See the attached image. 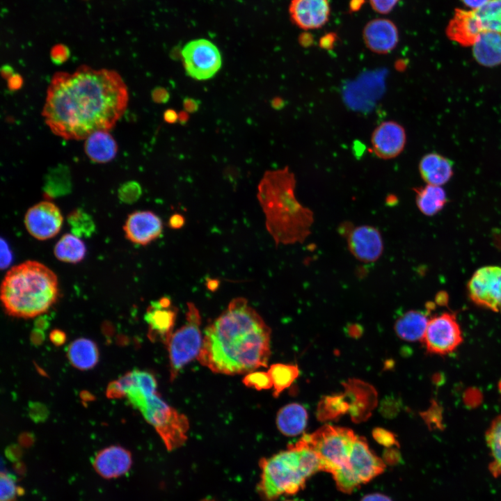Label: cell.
I'll use <instances>...</instances> for the list:
<instances>
[{"instance_id":"27","label":"cell","mask_w":501,"mask_h":501,"mask_svg":"<svg viewBox=\"0 0 501 501\" xmlns=\"http://www.w3.org/2000/svg\"><path fill=\"white\" fill-rule=\"evenodd\" d=\"M307 420L306 409L299 404L292 403L279 410L276 417V424L282 434L294 436L303 431Z\"/></svg>"},{"instance_id":"19","label":"cell","mask_w":501,"mask_h":501,"mask_svg":"<svg viewBox=\"0 0 501 501\" xmlns=\"http://www.w3.org/2000/svg\"><path fill=\"white\" fill-rule=\"evenodd\" d=\"M330 11L328 0H292L289 8L292 20L305 30L323 26L328 20Z\"/></svg>"},{"instance_id":"9","label":"cell","mask_w":501,"mask_h":501,"mask_svg":"<svg viewBox=\"0 0 501 501\" xmlns=\"http://www.w3.org/2000/svg\"><path fill=\"white\" fill-rule=\"evenodd\" d=\"M200 325L201 316L198 309L194 303H187L184 324L173 333L166 343L171 381L186 364L198 356L203 340Z\"/></svg>"},{"instance_id":"8","label":"cell","mask_w":501,"mask_h":501,"mask_svg":"<svg viewBox=\"0 0 501 501\" xmlns=\"http://www.w3.org/2000/svg\"><path fill=\"white\" fill-rule=\"evenodd\" d=\"M484 32L501 34V0H490L474 10L456 9L446 29L449 38L463 46H472Z\"/></svg>"},{"instance_id":"54","label":"cell","mask_w":501,"mask_h":501,"mask_svg":"<svg viewBox=\"0 0 501 501\" xmlns=\"http://www.w3.org/2000/svg\"><path fill=\"white\" fill-rule=\"evenodd\" d=\"M1 73L2 77L4 79H8L14 74V71H13V69L12 68V67H10V65H6L1 67Z\"/></svg>"},{"instance_id":"33","label":"cell","mask_w":501,"mask_h":501,"mask_svg":"<svg viewBox=\"0 0 501 501\" xmlns=\"http://www.w3.org/2000/svg\"><path fill=\"white\" fill-rule=\"evenodd\" d=\"M349 411V403L343 395L324 397L317 407V418L321 420H333Z\"/></svg>"},{"instance_id":"41","label":"cell","mask_w":501,"mask_h":501,"mask_svg":"<svg viewBox=\"0 0 501 501\" xmlns=\"http://www.w3.org/2000/svg\"><path fill=\"white\" fill-rule=\"evenodd\" d=\"M399 0H369L372 8L377 13L386 14L390 13Z\"/></svg>"},{"instance_id":"50","label":"cell","mask_w":501,"mask_h":501,"mask_svg":"<svg viewBox=\"0 0 501 501\" xmlns=\"http://www.w3.org/2000/svg\"><path fill=\"white\" fill-rule=\"evenodd\" d=\"M463 3L470 8V10H474L477 9L487 2H488L490 0H461Z\"/></svg>"},{"instance_id":"36","label":"cell","mask_w":501,"mask_h":501,"mask_svg":"<svg viewBox=\"0 0 501 501\" xmlns=\"http://www.w3.org/2000/svg\"><path fill=\"white\" fill-rule=\"evenodd\" d=\"M22 492V488L17 485L11 475L1 472V501H15Z\"/></svg>"},{"instance_id":"4","label":"cell","mask_w":501,"mask_h":501,"mask_svg":"<svg viewBox=\"0 0 501 501\" xmlns=\"http://www.w3.org/2000/svg\"><path fill=\"white\" fill-rule=\"evenodd\" d=\"M58 296L56 275L45 264L26 261L11 268L1 286V300L10 316L31 318L47 312Z\"/></svg>"},{"instance_id":"22","label":"cell","mask_w":501,"mask_h":501,"mask_svg":"<svg viewBox=\"0 0 501 501\" xmlns=\"http://www.w3.org/2000/svg\"><path fill=\"white\" fill-rule=\"evenodd\" d=\"M344 395L349 403V413L355 422L367 419L376 404L374 388L358 380H350L344 384Z\"/></svg>"},{"instance_id":"21","label":"cell","mask_w":501,"mask_h":501,"mask_svg":"<svg viewBox=\"0 0 501 501\" xmlns=\"http://www.w3.org/2000/svg\"><path fill=\"white\" fill-rule=\"evenodd\" d=\"M132 464V454L120 445H111L98 452L93 461L95 472L104 479H114L126 474Z\"/></svg>"},{"instance_id":"53","label":"cell","mask_w":501,"mask_h":501,"mask_svg":"<svg viewBox=\"0 0 501 501\" xmlns=\"http://www.w3.org/2000/svg\"><path fill=\"white\" fill-rule=\"evenodd\" d=\"M48 326L49 322L47 320V318L44 317L38 318L35 321V328L42 331L47 329Z\"/></svg>"},{"instance_id":"45","label":"cell","mask_w":501,"mask_h":501,"mask_svg":"<svg viewBox=\"0 0 501 501\" xmlns=\"http://www.w3.org/2000/svg\"><path fill=\"white\" fill-rule=\"evenodd\" d=\"M49 339L54 345L60 346L65 342L66 335L61 330L54 329L50 333Z\"/></svg>"},{"instance_id":"6","label":"cell","mask_w":501,"mask_h":501,"mask_svg":"<svg viewBox=\"0 0 501 501\" xmlns=\"http://www.w3.org/2000/svg\"><path fill=\"white\" fill-rule=\"evenodd\" d=\"M156 379L137 376L133 371L125 397L156 430L168 451L183 445L187 440V418L168 405L158 394Z\"/></svg>"},{"instance_id":"31","label":"cell","mask_w":501,"mask_h":501,"mask_svg":"<svg viewBox=\"0 0 501 501\" xmlns=\"http://www.w3.org/2000/svg\"><path fill=\"white\" fill-rule=\"evenodd\" d=\"M486 440L492 457L489 470L496 477L501 475V415L491 422L486 433Z\"/></svg>"},{"instance_id":"40","label":"cell","mask_w":501,"mask_h":501,"mask_svg":"<svg viewBox=\"0 0 501 501\" xmlns=\"http://www.w3.org/2000/svg\"><path fill=\"white\" fill-rule=\"evenodd\" d=\"M70 49L63 44L55 45L50 51V58L56 65L65 63L70 57Z\"/></svg>"},{"instance_id":"55","label":"cell","mask_w":501,"mask_h":501,"mask_svg":"<svg viewBox=\"0 0 501 501\" xmlns=\"http://www.w3.org/2000/svg\"><path fill=\"white\" fill-rule=\"evenodd\" d=\"M189 120V113L186 111H182L178 113V121L182 125H185Z\"/></svg>"},{"instance_id":"25","label":"cell","mask_w":501,"mask_h":501,"mask_svg":"<svg viewBox=\"0 0 501 501\" xmlns=\"http://www.w3.org/2000/svg\"><path fill=\"white\" fill-rule=\"evenodd\" d=\"M473 56L482 65L493 67L501 63V34L484 32L472 45Z\"/></svg>"},{"instance_id":"57","label":"cell","mask_w":501,"mask_h":501,"mask_svg":"<svg viewBox=\"0 0 501 501\" xmlns=\"http://www.w3.org/2000/svg\"><path fill=\"white\" fill-rule=\"evenodd\" d=\"M202 501H215V500H207V499H206V500H202Z\"/></svg>"},{"instance_id":"10","label":"cell","mask_w":501,"mask_h":501,"mask_svg":"<svg viewBox=\"0 0 501 501\" xmlns=\"http://www.w3.org/2000/svg\"><path fill=\"white\" fill-rule=\"evenodd\" d=\"M385 468L384 461L372 452L366 440L357 436L347 466L333 477L340 491L351 493L382 473Z\"/></svg>"},{"instance_id":"29","label":"cell","mask_w":501,"mask_h":501,"mask_svg":"<svg viewBox=\"0 0 501 501\" xmlns=\"http://www.w3.org/2000/svg\"><path fill=\"white\" fill-rule=\"evenodd\" d=\"M415 191L417 206L426 216L436 214L447 202V196L441 186L427 184L415 189Z\"/></svg>"},{"instance_id":"44","label":"cell","mask_w":501,"mask_h":501,"mask_svg":"<svg viewBox=\"0 0 501 501\" xmlns=\"http://www.w3.org/2000/svg\"><path fill=\"white\" fill-rule=\"evenodd\" d=\"M200 101L192 97H186L183 100L184 110L189 113L196 112L200 107Z\"/></svg>"},{"instance_id":"20","label":"cell","mask_w":501,"mask_h":501,"mask_svg":"<svg viewBox=\"0 0 501 501\" xmlns=\"http://www.w3.org/2000/svg\"><path fill=\"white\" fill-rule=\"evenodd\" d=\"M363 38L369 50L376 54H385L396 47L399 41V32L392 21L377 18L365 25Z\"/></svg>"},{"instance_id":"35","label":"cell","mask_w":501,"mask_h":501,"mask_svg":"<svg viewBox=\"0 0 501 501\" xmlns=\"http://www.w3.org/2000/svg\"><path fill=\"white\" fill-rule=\"evenodd\" d=\"M68 222L73 234L77 237H88L95 230L92 218L80 209L73 211L68 216Z\"/></svg>"},{"instance_id":"17","label":"cell","mask_w":501,"mask_h":501,"mask_svg":"<svg viewBox=\"0 0 501 501\" xmlns=\"http://www.w3.org/2000/svg\"><path fill=\"white\" fill-rule=\"evenodd\" d=\"M406 141L404 128L395 121L381 123L374 130L371 137L373 152L383 159L397 157L403 151Z\"/></svg>"},{"instance_id":"38","label":"cell","mask_w":501,"mask_h":501,"mask_svg":"<svg viewBox=\"0 0 501 501\" xmlns=\"http://www.w3.org/2000/svg\"><path fill=\"white\" fill-rule=\"evenodd\" d=\"M141 193V188L138 183L129 182L124 184L119 189L118 194L122 201L133 202L136 201Z\"/></svg>"},{"instance_id":"34","label":"cell","mask_w":501,"mask_h":501,"mask_svg":"<svg viewBox=\"0 0 501 501\" xmlns=\"http://www.w3.org/2000/svg\"><path fill=\"white\" fill-rule=\"evenodd\" d=\"M70 173L65 166L51 169L48 173L45 184L47 196L56 197L67 193L70 190Z\"/></svg>"},{"instance_id":"56","label":"cell","mask_w":501,"mask_h":501,"mask_svg":"<svg viewBox=\"0 0 501 501\" xmlns=\"http://www.w3.org/2000/svg\"><path fill=\"white\" fill-rule=\"evenodd\" d=\"M271 106L276 109H279L283 106V100L278 97L274 98L271 100Z\"/></svg>"},{"instance_id":"30","label":"cell","mask_w":501,"mask_h":501,"mask_svg":"<svg viewBox=\"0 0 501 501\" xmlns=\"http://www.w3.org/2000/svg\"><path fill=\"white\" fill-rule=\"evenodd\" d=\"M54 252L60 261L74 264L84 258L86 248L79 237L73 234H65L55 245Z\"/></svg>"},{"instance_id":"39","label":"cell","mask_w":501,"mask_h":501,"mask_svg":"<svg viewBox=\"0 0 501 501\" xmlns=\"http://www.w3.org/2000/svg\"><path fill=\"white\" fill-rule=\"evenodd\" d=\"M372 436L374 440L381 445L388 447L393 445H399L395 436L385 429L379 427L374 429Z\"/></svg>"},{"instance_id":"11","label":"cell","mask_w":501,"mask_h":501,"mask_svg":"<svg viewBox=\"0 0 501 501\" xmlns=\"http://www.w3.org/2000/svg\"><path fill=\"white\" fill-rule=\"evenodd\" d=\"M180 56L186 74L199 81L213 77L222 65L218 47L204 38L187 42L182 49Z\"/></svg>"},{"instance_id":"58","label":"cell","mask_w":501,"mask_h":501,"mask_svg":"<svg viewBox=\"0 0 501 501\" xmlns=\"http://www.w3.org/2000/svg\"><path fill=\"white\" fill-rule=\"evenodd\" d=\"M286 501H296V500H286Z\"/></svg>"},{"instance_id":"13","label":"cell","mask_w":501,"mask_h":501,"mask_svg":"<svg viewBox=\"0 0 501 501\" xmlns=\"http://www.w3.org/2000/svg\"><path fill=\"white\" fill-rule=\"evenodd\" d=\"M468 293L476 305L501 312V267L478 269L468 281Z\"/></svg>"},{"instance_id":"37","label":"cell","mask_w":501,"mask_h":501,"mask_svg":"<svg viewBox=\"0 0 501 501\" xmlns=\"http://www.w3.org/2000/svg\"><path fill=\"white\" fill-rule=\"evenodd\" d=\"M244 384L257 390H267L273 387L271 379L268 372H251L245 376Z\"/></svg>"},{"instance_id":"18","label":"cell","mask_w":501,"mask_h":501,"mask_svg":"<svg viewBox=\"0 0 501 501\" xmlns=\"http://www.w3.org/2000/svg\"><path fill=\"white\" fill-rule=\"evenodd\" d=\"M124 231L132 243L145 246L160 237L163 231L161 218L150 211H136L129 215Z\"/></svg>"},{"instance_id":"23","label":"cell","mask_w":501,"mask_h":501,"mask_svg":"<svg viewBox=\"0 0 501 501\" xmlns=\"http://www.w3.org/2000/svg\"><path fill=\"white\" fill-rule=\"evenodd\" d=\"M419 170L427 184L436 186L447 182L453 173L452 162L436 153L424 155L419 164Z\"/></svg>"},{"instance_id":"28","label":"cell","mask_w":501,"mask_h":501,"mask_svg":"<svg viewBox=\"0 0 501 501\" xmlns=\"http://www.w3.org/2000/svg\"><path fill=\"white\" fill-rule=\"evenodd\" d=\"M67 356L70 363L81 370L93 368L99 360V351L96 344L84 337L77 339L69 344Z\"/></svg>"},{"instance_id":"32","label":"cell","mask_w":501,"mask_h":501,"mask_svg":"<svg viewBox=\"0 0 501 501\" xmlns=\"http://www.w3.org/2000/svg\"><path fill=\"white\" fill-rule=\"evenodd\" d=\"M267 372L273 383L274 397L289 387L299 375L297 365L283 363L271 365Z\"/></svg>"},{"instance_id":"3","label":"cell","mask_w":501,"mask_h":501,"mask_svg":"<svg viewBox=\"0 0 501 501\" xmlns=\"http://www.w3.org/2000/svg\"><path fill=\"white\" fill-rule=\"evenodd\" d=\"M296 184L294 174L285 167L265 172L257 186L266 228L276 246L302 244L311 234L314 214L296 198Z\"/></svg>"},{"instance_id":"26","label":"cell","mask_w":501,"mask_h":501,"mask_svg":"<svg viewBox=\"0 0 501 501\" xmlns=\"http://www.w3.org/2000/svg\"><path fill=\"white\" fill-rule=\"evenodd\" d=\"M429 319L420 310H410L396 320L395 330L401 340L414 342L422 340Z\"/></svg>"},{"instance_id":"7","label":"cell","mask_w":501,"mask_h":501,"mask_svg":"<svg viewBox=\"0 0 501 501\" xmlns=\"http://www.w3.org/2000/svg\"><path fill=\"white\" fill-rule=\"evenodd\" d=\"M356 437L349 429L326 424L301 439L318 456L321 471L333 475L347 466Z\"/></svg>"},{"instance_id":"15","label":"cell","mask_w":501,"mask_h":501,"mask_svg":"<svg viewBox=\"0 0 501 501\" xmlns=\"http://www.w3.org/2000/svg\"><path fill=\"white\" fill-rule=\"evenodd\" d=\"M63 221L60 209L49 201H42L30 207L24 217L27 231L38 240H46L56 235Z\"/></svg>"},{"instance_id":"12","label":"cell","mask_w":501,"mask_h":501,"mask_svg":"<svg viewBox=\"0 0 501 501\" xmlns=\"http://www.w3.org/2000/svg\"><path fill=\"white\" fill-rule=\"evenodd\" d=\"M463 335L456 315L443 312L429 319L422 342L430 353L447 355L461 344Z\"/></svg>"},{"instance_id":"43","label":"cell","mask_w":501,"mask_h":501,"mask_svg":"<svg viewBox=\"0 0 501 501\" xmlns=\"http://www.w3.org/2000/svg\"><path fill=\"white\" fill-rule=\"evenodd\" d=\"M12 253L7 244L3 239H1V267L4 269L8 267L12 261Z\"/></svg>"},{"instance_id":"16","label":"cell","mask_w":501,"mask_h":501,"mask_svg":"<svg viewBox=\"0 0 501 501\" xmlns=\"http://www.w3.org/2000/svg\"><path fill=\"white\" fill-rule=\"evenodd\" d=\"M177 313V309L172 305L168 297L152 302L145 315V320L149 325L150 339L160 340L166 344L173 333Z\"/></svg>"},{"instance_id":"51","label":"cell","mask_w":501,"mask_h":501,"mask_svg":"<svg viewBox=\"0 0 501 501\" xmlns=\"http://www.w3.org/2000/svg\"><path fill=\"white\" fill-rule=\"evenodd\" d=\"M394 449L386 450L384 454V458L386 461L390 463H395L397 462L400 456L397 452H395Z\"/></svg>"},{"instance_id":"14","label":"cell","mask_w":501,"mask_h":501,"mask_svg":"<svg viewBox=\"0 0 501 501\" xmlns=\"http://www.w3.org/2000/svg\"><path fill=\"white\" fill-rule=\"evenodd\" d=\"M340 233L347 239L351 253L364 263L374 262L383 252V241L379 230L369 225L353 226L350 223L340 227Z\"/></svg>"},{"instance_id":"48","label":"cell","mask_w":501,"mask_h":501,"mask_svg":"<svg viewBox=\"0 0 501 501\" xmlns=\"http://www.w3.org/2000/svg\"><path fill=\"white\" fill-rule=\"evenodd\" d=\"M45 339L42 330L34 328L31 334V341L35 345L40 344Z\"/></svg>"},{"instance_id":"24","label":"cell","mask_w":501,"mask_h":501,"mask_svg":"<svg viewBox=\"0 0 501 501\" xmlns=\"http://www.w3.org/2000/svg\"><path fill=\"white\" fill-rule=\"evenodd\" d=\"M84 150L91 161L102 164L113 159L118 151V145L109 131L99 130L85 139Z\"/></svg>"},{"instance_id":"52","label":"cell","mask_w":501,"mask_h":501,"mask_svg":"<svg viewBox=\"0 0 501 501\" xmlns=\"http://www.w3.org/2000/svg\"><path fill=\"white\" fill-rule=\"evenodd\" d=\"M169 223L171 228H179L184 224V218L179 214H175L170 218Z\"/></svg>"},{"instance_id":"2","label":"cell","mask_w":501,"mask_h":501,"mask_svg":"<svg viewBox=\"0 0 501 501\" xmlns=\"http://www.w3.org/2000/svg\"><path fill=\"white\" fill-rule=\"evenodd\" d=\"M271 329L244 297L232 299L206 328L199 363L214 373L236 375L267 367Z\"/></svg>"},{"instance_id":"1","label":"cell","mask_w":501,"mask_h":501,"mask_svg":"<svg viewBox=\"0 0 501 501\" xmlns=\"http://www.w3.org/2000/svg\"><path fill=\"white\" fill-rule=\"evenodd\" d=\"M128 100L127 87L116 71L83 65L72 73L54 74L42 116L56 136L82 140L96 131L112 129Z\"/></svg>"},{"instance_id":"42","label":"cell","mask_w":501,"mask_h":501,"mask_svg":"<svg viewBox=\"0 0 501 501\" xmlns=\"http://www.w3.org/2000/svg\"><path fill=\"white\" fill-rule=\"evenodd\" d=\"M151 97L154 102L164 104L169 100L170 93L165 88L157 86L152 90Z\"/></svg>"},{"instance_id":"5","label":"cell","mask_w":501,"mask_h":501,"mask_svg":"<svg viewBox=\"0 0 501 501\" xmlns=\"http://www.w3.org/2000/svg\"><path fill=\"white\" fill-rule=\"evenodd\" d=\"M259 464L261 474L257 489L266 501L296 493L310 477L321 471L318 456L301 439L286 450L262 458Z\"/></svg>"},{"instance_id":"49","label":"cell","mask_w":501,"mask_h":501,"mask_svg":"<svg viewBox=\"0 0 501 501\" xmlns=\"http://www.w3.org/2000/svg\"><path fill=\"white\" fill-rule=\"evenodd\" d=\"M360 501H392L391 499L381 493H372L364 496Z\"/></svg>"},{"instance_id":"47","label":"cell","mask_w":501,"mask_h":501,"mask_svg":"<svg viewBox=\"0 0 501 501\" xmlns=\"http://www.w3.org/2000/svg\"><path fill=\"white\" fill-rule=\"evenodd\" d=\"M164 120L167 123H175L178 121V113L175 110L168 109L164 113Z\"/></svg>"},{"instance_id":"46","label":"cell","mask_w":501,"mask_h":501,"mask_svg":"<svg viewBox=\"0 0 501 501\" xmlns=\"http://www.w3.org/2000/svg\"><path fill=\"white\" fill-rule=\"evenodd\" d=\"M8 87L10 90H17L22 88L23 85V79L19 74L14 73L8 79Z\"/></svg>"}]
</instances>
